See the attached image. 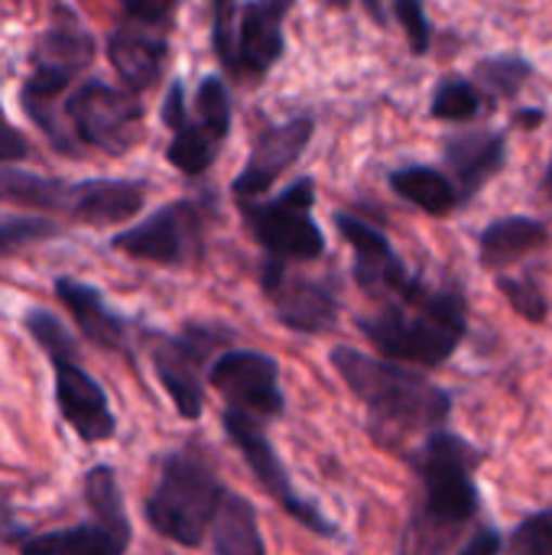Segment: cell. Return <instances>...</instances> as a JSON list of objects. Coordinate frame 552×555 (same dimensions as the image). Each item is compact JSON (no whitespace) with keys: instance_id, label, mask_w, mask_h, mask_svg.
Listing matches in <instances>:
<instances>
[{"instance_id":"cell-1","label":"cell","mask_w":552,"mask_h":555,"mask_svg":"<svg viewBox=\"0 0 552 555\" xmlns=\"http://www.w3.org/2000/svg\"><path fill=\"white\" fill-rule=\"evenodd\" d=\"M485 452L468 439L449 433L446 426L429 429L416 455H410L420 481L423 501L410 517L403 546L413 553H446L459 550V540L482 514V491L475 485V468L485 465Z\"/></svg>"},{"instance_id":"cell-2","label":"cell","mask_w":552,"mask_h":555,"mask_svg":"<svg viewBox=\"0 0 552 555\" xmlns=\"http://www.w3.org/2000/svg\"><path fill=\"white\" fill-rule=\"evenodd\" d=\"M358 328L390 361L439 367L468 335V299L459 286L420 280L403 296L384 299L374 315H361Z\"/></svg>"},{"instance_id":"cell-3","label":"cell","mask_w":552,"mask_h":555,"mask_svg":"<svg viewBox=\"0 0 552 555\" xmlns=\"http://www.w3.org/2000/svg\"><path fill=\"white\" fill-rule=\"evenodd\" d=\"M332 367L368 406L371 429L387 446L413 433L439 429L452 416V393L397 361L371 358L358 348H335Z\"/></svg>"},{"instance_id":"cell-4","label":"cell","mask_w":552,"mask_h":555,"mask_svg":"<svg viewBox=\"0 0 552 555\" xmlns=\"http://www.w3.org/2000/svg\"><path fill=\"white\" fill-rule=\"evenodd\" d=\"M224 494L215 468L198 452L179 449L159 465V481L146 501V520L159 537L179 546H202Z\"/></svg>"},{"instance_id":"cell-5","label":"cell","mask_w":552,"mask_h":555,"mask_svg":"<svg viewBox=\"0 0 552 555\" xmlns=\"http://www.w3.org/2000/svg\"><path fill=\"white\" fill-rule=\"evenodd\" d=\"M316 205V182L296 179L280 198H260L244 202L247 224L254 228L260 247L267 250V260L273 263H309L325 254V234L309 218Z\"/></svg>"},{"instance_id":"cell-6","label":"cell","mask_w":552,"mask_h":555,"mask_svg":"<svg viewBox=\"0 0 552 555\" xmlns=\"http://www.w3.org/2000/svg\"><path fill=\"white\" fill-rule=\"evenodd\" d=\"M65 120L81 143L111 156H124L140 140L143 107L133 91H120L104 81H85L65 101Z\"/></svg>"},{"instance_id":"cell-7","label":"cell","mask_w":552,"mask_h":555,"mask_svg":"<svg viewBox=\"0 0 552 555\" xmlns=\"http://www.w3.org/2000/svg\"><path fill=\"white\" fill-rule=\"evenodd\" d=\"M224 433H228V439L241 449L244 462L251 465V472L257 475V481L264 485V491H267L286 514H293L306 530H312V533H319V537H325V540L335 537V524L325 520V517L319 514L316 504L303 501V498L293 491V481H290V475H286L280 455L273 452L270 439L264 436L257 416L241 413V410H228V413H224Z\"/></svg>"},{"instance_id":"cell-8","label":"cell","mask_w":552,"mask_h":555,"mask_svg":"<svg viewBox=\"0 0 552 555\" xmlns=\"http://www.w3.org/2000/svg\"><path fill=\"white\" fill-rule=\"evenodd\" d=\"M208 377L231 410L251 413L257 420L283 413L280 367L260 351H228L211 364Z\"/></svg>"},{"instance_id":"cell-9","label":"cell","mask_w":552,"mask_h":555,"mask_svg":"<svg viewBox=\"0 0 552 555\" xmlns=\"http://www.w3.org/2000/svg\"><path fill=\"white\" fill-rule=\"evenodd\" d=\"M202 215L192 202H172L153 211L137 228L114 237V247L133 260H150L163 267H179L192 257L198 244Z\"/></svg>"},{"instance_id":"cell-10","label":"cell","mask_w":552,"mask_h":555,"mask_svg":"<svg viewBox=\"0 0 552 555\" xmlns=\"http://www.w3.org/2000/svg\"><path fill=\"white\" fill-rule=\"evenodd\" d=\"M335 228L342 231V237L355 250V283L368 296L390 299V296H403L407 289H413L420 283V276L410 273V267L400 260L394 244L377 228H371L368 221L338 211Z\"/></svg>"},{"instance_id":"cell-11","label":"cell","mask_w":552,"mask_h":555,"mask_svg":"<svg viewBox=\"0 0 552 555\" xmlns=\"http://www.w3.org/2000/svg\"><path fill=\"white\" fill-rule=\"evenodd\" d=\"M215 335L208 328H185L179 338H156L153 345V367L159 374V384L172 397L179 416L198 420L205 406V387H202V361L211 348Z\"/></svg>"},{"instance_id":"cell-12","label":"cell","mask_w":552,"mask_h":555,"mask_svg":"<svg viewBox=\"0 0 552 555\" xmlns=\"http://www.w3.org/2000/svg\"><path fill=\"white\" fill-rule=\"evenodd\" d=\"M55 371V403L62 420L85 442H107L114 436V413L101 384L75 361V351L49 354Z\"/></svg>"},{"instance_id":"cell-13","label":"cell","mask_w":552,"mask_h":555,"mask_svg":"<svg viewBox=\"0 0 552 555\" xmlns=\"http://www.w3.org/2000/svg\"><path fill=\"white\" fill-rule=\"evenodd\" d=\"M309 140H312V120L309 117H293V120L260 133V140L254 143V153H251L244 172L231 185L234 198L241 205L267 198L273 182L303 156Z\"/></svg>"},{"instance_id":"cell-14","label":"cell","mask_w":552,"mask_h":555,"mask_svg":"<svg viewBox=\"0 0 552 555\" xmlns=\"http://www.w3.org/2000/svg\"><path fill=\"white\" fill-rule=\"evenodd\" d=\"M508 130H455L442 140V159L449 166V179L459 189V202L468 205L491 179H498L508 166Z\"/></svg>"},{"instance_id":"cell-15","label":"cell","mask_w":552,"mask_h":555,"mask_svg":"<svg viewBox=\"0 0 552 555\" xmlns=\"http://www.w3.org/2000/svg\"><path fill=\"white\" fill-rule=\"evenodd\" d=\"M296 0H251L241 13L234 72L264 75L283 55V20Z\"/></svg>"},{"instance_id":"cell-16","label":"cell","mask_w":552,"mask_h":555,"mask_svg":"<svg viewBox=\"0 0 552 555\" xmlns=\"http://www.w3.org/2000/svg\"><path fill=\"white\" fill-rule=\"evenodd\" d=\"M146 185L130 179H91L81 185H68L65 211H72L78 221L104 228L133 218L143 208Z\"/></svg>"},{"instance_id":"cell-17","label":"cell","mask_w":552,"mask_h":555,"mask_svg":"<svg viewBox=\"0 0 552 555\" xmlns=\"http://www.w3.org/2000/svg\"><path fill=\"white\" fill-rule=\"evenodd\" d=\"M550 244V228L530 215H504L495 218L478 234V260L491 273H504L508 267L521 263L524 257L543 250Z\"/></svg>"},{"instance_id":"cell-18","label":"cell","mask_w":552,"mask_h":555,"mask_svg":"<svg viewBox=\"0 0 552 555\" xmlns=\"http://www.w3.org/2000/svg\"><path fill=\"white\" fill-rule=\"evenodd\" d=\"M270 299L280 322L306 335L329 332L338 319V296L329 283L319 280H290L283 273V280L270 289Z\"/></svg>"},{"instance_id":"cell-19","label":"cell","mask_w":552,"mask_h":555,"mask_svg":"<svg viewBox=\"0 0 552 555\" xmlns=\"http://www.w3.org/2000/svg\"><path fill=\"white\" fill-rule=\"evenodd\" d=\"M107 55L114 72L124 78V85L130 91H143L159 78L169 46L163 36L150 33L146 23H140V26H120L107 42Z\"/></svg>"},{"instance_id":"cell-20","label":"cell","mask_w":552,"mask_h":555,"mask_svg":"<svg viewBox=\"0 0 552 555\" xmlns=\"http://www.w3.org/2000/svg\"><path fill=\"white\" fill-rule=\"evenodd\" d=\"M55 296L65 302V309L75 315L81 335L104 348V351H120L124 341H127V328H124V319L117 312L107 309L104 296L78 280H55Z\"/></svg>"},{"instance_id":"cell-21","label":"cell","mask_w":552,"mask_h":555,"mask_svg":"<svg viewBox=\"0 0 552 555\" xmlns=\"http://www.w3.org/2000/svg\"><path fill=\"white\" fill-rule=\"evenodd\" d=\"M91 59H94V36L72 20L46 29L33 46V68L59 75L65 81H72L81 68H88Z\"/></svg>"},{"instance_id":"cell-22","label":"cell","mask_w":552,"mask_h":555,"mask_svg":"<svg viewBox=\"0 0 552 555\" xmlns=\"http://www.w3.org/2000/svg\"><path fill=\"white\" fill-rule=\"evenodd\" d=\"M390 189L416 205L420 211L433 215V218H446L452 215L462 202H459V189L455 182L449 179V172L436 169V166H426V163H410V166H400L387 176Z\"/></svg>"},{"instance_id":"cell-23","label":"cell","mask_w":552,"mask_h":555,"mask_svg":"<svg viewBox=\"0 0 552 555\" xmlns=\"http://www.w3.org/2000/svg\"><path fill=\"white\" fill-rule=\"evenodd\" d=\"M211 524V550L218 555H264L267 550L257 530V511L247 498L224 494Z\"/></svg>"},{"instance_id":"cell-24","label":"cell","mask_w":552,"mask_h":555,"mask_svg":"<svg viewBox=\"0 0 552 555\" xmlns=\"http://www.w3.org/2000/svg\"><path fill=\"white\" fill-rule=\"evenodd\" d=\"M20 550L36 555H117L127 550V543H120L111 530L94 524V527H68L42 537H23Z\"/></svg>"},{"instance_id":"cell-25","label":"cell","mask_w":552,"mask_h":555,"mask_svg":"<svg viewBox=\"0 0 552 555\" xmlns=\"http://www.w3.org/2000/svg\"><path fill=\"white\" fill-rule=\"evenodd\" d=\"M65 198H68L65 182L0 163V202L29 211H55L65 208Z\"/></svg>"},{"instance_id":"cell-26","label":"cell","mask_w":552,"mask_h":555,"mask_svg":"<svg viewBox=\"0 0 552 555\" xmlns=\"http://www.w3.org/2000/svg\"><path fill=\"white\" fill-rule=\"evenodd\" d=\"M537 78V65L521 55V52H501V55H485L472 68V81L498 104L511 101L524 91V85Z\"/></svg>"},{"instance_id":"cell-27","label":"cell","mask_w":552,"mask_h":555,"mask_svg":"<svg viewBox=\"0 0 552 555\" xmlns=\"http://www.w3.org/2000/svg\"><path fill=\"white\" fill-rule=\"evenodd\" d=\"M491 107H495V101L465 75L439 78L433 101H429V114L436 120H449V124H468V120L488 114Z\"/></svg>"},{"instance_id":"cell-28","label":"cell","mask_w":552,"mask_h":555,"mask_svg":"<svg viewBox=\"0 0 552 555\" xmlns=\"http://www.w3.org/2000/svg\"><path fill=\"white\" fill-rule=\"evenodd\" d=\"M85 501L91 507V514L98 517V524L104 530H111L120 543L130 546V520H127V507H124V494L117 485L114 468H91L85 478Z\"/></svg>"},{"instance_id":"cell-29","label":"cell","mask_w":552,"mask_h":555,"mask_svg":"<svg viewBox=\"0 0 552 555\" xmlns=\"http://www.w3.org/2000/svg\"><path fill=\"white\" fill-rule=\"evenodd\" d=\"M172 133H176V137H172V143H169V150H166L169 163H172L179 172H185V176H202V172L215 163V156H218V150H221V140H218L215 133H208V130H205L198 120H192V117H185Z\"/></svg>"},{"instance_id":"cell-30","label":"cell","mask_w":552,"mask_h":555,"mask_svg":"<svg viewBox=\"0 0 552 555\" xmlns=\"http://www.w3.org/2000/svg\"><path fill=\"white\" fill-rule=\"evenodd\" d=\"M498 280V289H501V296L508 299V306L524 319V322H530V325H547V319H550V302H547V296H543V286H540V280H537V273L534 270H527L524 276H508V273H495Z\"/></svg>"},{"instance_id":"cell-31","label":"cell","mask_w":552,"mask_h":555,"mask_svg":"<svg viewBox=\"0 0 552 555\" xmlns=\"http://www.w3.org/2000/svg\"><path fill=\"white\" fill-rule=\"evenodd\" d=\"M195 114L208 133H215L218 140L228 137V130H231V94L218 75L202 78V85L195 91Z\"/></svg>"},{"instance_id":"cell-32","label":"cell","mask_w":552,"mask_h":555,"mask_svg":"<svg viewBox=\"0 0 552 555\" xmlns=\"http://www.w3.org/2000/svg\"><path fill=\"white\" fill-rule=\"evenodd\" d=\"M504 550L517 555H552V507L524 517L511 540H504Z\"/></svg>"},{"instance_id":"cell-33","label":"cell","mask_w":552,"mask_h":555,"mask_svg":"<svg viewBox=\"0 0 552 555\" xmlns=\"http://www.w3.org/2000/svg\"><path fill=\"white\" fill-rule=\"evenodd\" d=\"M394 16L407 33V46L413 55H426L433 46V23L426 16L423 0H394Z\"/></svg>"},{"instance_id":"cell-34","label":"cell","mask_w":552,"mask_h":555,"mask_svg":"<svg viewBox=\"0 0 552 555\" xmlns=\"http://www.w3.org/2000/svg\"><path fill=\"white\" fill-rule=\"evenodd\" d=\"M211 36L218 59L234 72V46H238V0H211Z\"/></svg>"},{"instance_id":"cell-35","label":"cell","mask_w":552,"mask_h":555,"mask_svg":"<svg viewBox=\"0 0 552 555\" xmlns=\"http://www.w3.org/2000/svg\"><path fill=\"white\" fill-rule=\"evenodd\" d=\"M26 328H29V335L39 341V348L46 351V354H59V351H75V338L65 332V325L52 315V312H46V309H33L29 315H26Z\"/></svg>"},{"instance_id":"cell-36","label":"cell","mask_w":552,"mask_h":555,"mask_svg":"<svg viewBox=\"0 0 552 555\" xmlns=\"http://www.w3.org/2000/svg\"><path fill=\"white\" fill-rule=\"evenodd\" d=\"M52 234H55L52 221H42V218H3L0 221V254L16 250V247L33 244V241H46Z\"/></svg>"},{"instance_id":"cell-37","label":"cell","mask_w":552,"mask_h":555,"mask_svg":"<svg viewBox=\"0 0 552 555\" xmlns=\"http://www.w3.org/2000/svg\"><path fill=\"white\" fill-rule=\"evenodd\" d=\"M120 3H124V10H127L137 23L159 26V23H169V20H172L179 0H120Z\"/></svg>"},{"instance_id":"cell-38","label":"cell","mask_w":552,"mask_h":555,"mask_svg":"<svg viewBox=\"0 0 552 555\" xmlns=\"http://www.w3.org/2000/svg\"><path fill=\"white\" fill-rule=\"evenodd\" d=\"M504 550V537L491 527V524H482L475 530H468V540L459 543V553L462 555H495Z\"/></svg>"},{"instance_id":"cell-39","label":"cell","mask_w":552,"mask_h":555,"mask_svg":"<svg viewBox=\"0 0 552 555\" xmlns=\"http://www.w3.org/2000/svg\"><path fill=\"white\" fill-rule=\"evenodd\" d=\"M26 156H29L26 137H23L10 120L0 117V163H20V159H26Z\"/></svg>"},{"instance_id":"cell-40","label":"cell","mask_w":552,"mask_h":555,"mask_svg":"<svg viewBox=\"0 0 552 555\" xmlns=\"http://www.w3.org/2000/svg\"><path fill=\"white\" fill-rule=\"evenodd\" d=\"M185 117H189L185 114V85L182 81H172V88H169V94L163 101V120H166L169 130H176Z\"/></svg>"},{"instance_id":"cell-41","label":"cell","mask_w":552,"mask_h":555,"mask_svg":"<svg viewBox=\"0 0 552 555\" xmlns=\"http://www.w3.org/2000/svg\"><path fill=\"white\" fill-rule=\"evenodd\" d=\"M511 124L521 127V130H537V127L547 124V111L543 107H517L511 114Z\"/></svg>"},{"instance_id":"cell-42","label":"cell","mask_w":552,"mask_h":555,"mask_svg":"<svg viewBox=\"0 0 552 555\" xmlns=\"http://www.w3.org/2000/svg\"><path fill=\"white\" fill-rule=\"evenodd\" d=\"M26 533L13 524V517H10V511H7V504L0 501V543H20Z\"/></svg>"},{"instance_id":"cell-43","label":"cell","mask_w":552,"mask_h":555,"mask_svg":"<svg viewBox=\"0 0 552 555\" xmlns=\"http://www.w3.org/2000/svg\"><path fill=\"white\" fill-rule=\"evenodd\" d=\"M543 195L550 198V205H552V156H550V163H547V172H543Z\"/></svg>"}]
</instances>
